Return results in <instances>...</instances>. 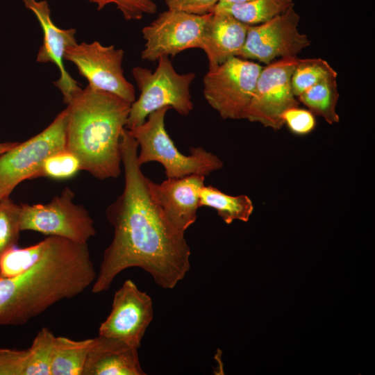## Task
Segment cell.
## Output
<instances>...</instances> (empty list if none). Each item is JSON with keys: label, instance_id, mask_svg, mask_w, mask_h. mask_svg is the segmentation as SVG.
Instances as JSON below:
<instances>
[{"label": "cell", "instance_id": "f1b7e54d", "mask_svg": "<svg viewBox=\"0 0 375 375\" xmlns=\"http://www.w3.org/2000/svg\"><path fill=\"white\" fill-rule=\"evenodd\" d=\"M169 10L195 15L212 12L219 0H164Z\"/></svg>", "mask_w": 375, "mask_h": 375}, {"label": "cell", "instance_id": "f546056e", "mask_svg": "<svg viewBox=\"0 0 375 375\" xmlns=\"http://www.w3.org/2000/svg\"><path fill=\"white\" fill-rule=\"evenodd\" d=\"M249 1L251 0H219L213 11L223 10L231 5L242 3Z\"/></svg>", "mask_w": 375, "mask_h": 375}, {"label": "cell", "instance_id": "30bf717a", "mask_svg": "<svg viewBox=\"0 0 375 375\" xmlns=\"http://www.w3.org/2000/svg\"><path fill=\"white\" fill-rule=\"evenodd\" d=\"M124 51L114 46H103L94 41L68 47L64 58L76 67L88 85L110 92L130 103L135 101L134 86L124 75L122 60Z\"/></svg>", "mask_w": 375, "mask_h": 375}, {"label": "cell", "instance_id": "ffe728a7", "mask_svg": "<svg viewBox=\"0 0 375 375\" xmlns=\"http://www.w3.org/2000/svg\"><path fill=\"white\" fill-rule=\"evenodd\" d=\"M215 209L226 224L235 220L249 221L253 212L251 199L245 194L231 196L212 185H203L199 192V207Z\"/></svg>", "mask_w": 375, "mask_h": 375}, {"label": "cell", "instance_id": "7402d4cb", "mask_svg": "<svg viewBox=\"0 0 375 375\" xmlns=\"http://www.w3.org/2000/svg\"><path fill=\"white\" fill-rule=\"evenodd\" d=\"M292 6L293 0H251L220 10L228 12L238 20L253 26L268 22Z\"/></svg>", "mask_w": 375, "mask_h": 375}, {"label": "cell", "instance_id": "4dcf8cb0", "mask_svg": "<svg viewBox=\"0 0 375 375\" xmlns=\"http://www.w3.org/2000/svg\"><path fill=\"white\" fill-rule=\"evenodd\" d=\"M18 142H0V154L10 149L15 147Z\"/></svg>", "mask_w": 375, "mask_h": 375}, {"label": "cell", "instance_id": "d4e9b609", "mask_svg": "<svg viewBox=\"0 0 375 375\" xmlns=\"http://www.w3.org/2000/svg\"><path fill=\"white\" fill-rule=\"evenodd\" d=\"M21 206L9 197L0 201V258L17 247L19 239Z\"/></svg>", "mask_w": 375, "mask_h": 375}, {"label": "cell", "instance_id": "d6986e66", "mask_svg": "<svg viewBox=\"0 0 375 375\" xmlns=\"http://www.w3.org/2000/svg\"><path fill=\"white\" fill-rule=\"evenodd\" d=\"M92 338L74 340L54 337L51 352L50 375H82Z\"/></svg>", "mask_w": 375, "mask_h": 375}, {"label": "cell", "instance_id": "cb8c5ba5", "mask_svg": "<svg viewBox=\"0 0 375 375\" xmlns=\"http://www.w3.org/2000/svg\"><path fill=\"white\" fill-rule=\"evenodd\" d=\"M333 75H337V72L322 58H298L291 76L293 94L297 97L304 90Z\"/></svg>", "mask_w": 375, "mask_h": 375}, {"label": "cell", "instance_id": "6da1fadb", "mask_svg": "<svg viewBox=\"0 0 375 375\" xmlns=\"http://www.w3.org/2000/svg\"><path fill=\"white\" fill-rule=\"evenodd\" d=\"M138 148L125 128L120 140L124 187L106 210L114 234L92 283L94 294L108 290L115 277L130 267L142 269L163 289H173L190 268L185 233L168 222L151 198L148 178L138 161Z\"/></svg>", "mask_w": 375, "mask_h": 375}, {"label": "cell", "instance_id": "4fadbf2b", "mask_svg": "<svg viewBox=\"0 0 375 375\" xmlns=\"http://www.w3.org/2000/svg\"><path fill=\"white\" fill-rule=\"evenodd\" d=\"M153 317L150 296L128 279L115 292L111 311L100 324L99 335L119 340L138 349Z\"/></svg>", "mask_w": 375, "mask_h": 375}, {"label": "cell", "instance_id": "52a82bcc", "mask_svg": "<svg viewBox=\"0 0 375 375\" xmlns=\"http://www.w3.org/2000/svg\"><path fill=\"white\" fill-rule=\"evenodd\" d=\"M65 108L38 134L0 154V201L24 180L35 178L43 162L66 148Z\"/></svg>", "mask_w": 375, "mask_h": 375}, {"label": "cell", "instance_id": "7c38bea8", "mask_svg": "<svg viewBox=\"0 0 375 375\" xmlns=\"http://www.w3.org/2000/svg\"><path fill=\"white\" fill-rule=\"evenodd\" d=\"M300 17L294 6L265 23L249 26L238 57L269 64L276 58L296 57L310 44L298 30Z\"/></svg>", "mask_w": 375, "mask_h": 375}, {"label": "cell", "instance_id": "83f0119b", "mask_svg": "<svg viewBox=\"0 0 375 375\" xmlns=\"http://www.w3.org/2000/svg\"><path fill=\"white\" fill-rule=\"evenodd\" d=\"M282 120L292 133L299 135L310 133L316 126L315 115L308 110L299 106L286 110L282 115Z\"/></svg>", "mask_w": 375, "mask_h": 375}, {"label": "cell", "instance_id": "ba28073f", "mask_svg": "<svg viewBox=\"0 0 375 375\" xmlns=\"http://www.w3.org/2000/svg\"><path fill=\"white\" fill-rule=\"evenodd\" d=\"M74 193L65 188L47 203H22L20 229L87 244L96 234L94 221L82 205L74 202Z\"/></svg>", "mask_w": 375, "mask_h": 375}, {"label": "cell", "instance_id": "8fae6325", "mask_svg": "<svg viewBox=\"0 0 375 375\" xmlns=\"http://www.w3.org/2000/svg\"><path fill=\"white\" fill-rule=\"evenodd\" d=\"M210 13L195 15L169 9L160 13L142 29L146 42L142 59L156 61L161 56H174L188 49H201Z\"/></svg>", "mask_w": 375, "mask_h": 375}, {"label": "cell", "instance_id": "3957f363", "mask_svg": "<svg viewBox=\"0 0 375 375\" xmlns=\"http://www.w3.org/2000/svg\"><path fill=\"white\" fill-rule=\"evenodd\" d=\"M67 105L66 148L78 157L82 170L94 177H118L120 140L131 103L88 85Z\"/></svg>", "mask_w": 375, "mask_h": 375}, {"label": "cell", "instance_id": "484cf974", "mask_svg": "<svg viewBox=\"0 0 375 375\" xmlns=\"http://www.w3.org/2000/svg\"><path fill=\"white\" fill-rule=\"evenodd\" d=\"M82 170L81 163L78 157L67 148L49 156L43 162L35 175L55 180H64L74 177Z\"/></svg>", "mask_w": 375, "mask_h": 375}, {"label": "cell", "instance_id": "5bb4252c", "mask_svg": "<svg viewBox=\"0 0 375 375\" xmlns=\"http://www.w3.org/2000/svg\"><path fill=\"white\" fill-rule=\"evenodd\" d=\"M203 175L167 178L160 183L148 178L150 195L168 222L178 231H185L195 222L199 208V192L204 185Z\"/></svg>", "mask_w": 375, "mask_h": 375}, {"label": "cell", "instance_id": "ac0fdd59", "mask_svg": "<svg viewBox=\"0 0 375 375\" xmlns=\"http://www.w3.org/2000/svg\"><path fill=\"white\" fill-rule=\"evenodd\" d=\"M54 334L42 328L25 349L0 347V375H50Z\"/></svg>", "mask_w": 375, "mask_h": 375}, {"label": "cell", "instance_id": "e0dca14e", "mask_svg": "<svg viewBox=\"0 0 375 375\" xmlns=\"http://www.w3.org/2000/svg\"><path fill=\"white\" fill-rule=\"evenodd\" d=\"M249 25L226 11L210 13L202 38L201 49L206 53L209 68L230 58L239 56L244 46Z\"/></svg>", "mask_w": 375, "mask_h": 375}, {"label": "cell", "instance_id": "5b68a950", "mask_svg": "<svg viewBox=\"0 0 375 375\" xmlns=\"http://www.w3.org/2000/svg\"><path fill=\"white\" fill-rule=\"evenodd\" d=\"M157 60L154 72L142 67L132 70L140 94L131 105L127 129L142 124L150 113L163 107L173 108L184 116L193 109L190 87L195 74L177 73L169 56H161Z\"/></svg>", "mask_w": 375, "mask_h": 375}, {"label": "cell", "instance_id": "2e32d148", "mask_svg": "<svg viewBox=\"0 0 375 375\" xmlns=\"http://www.w3.org/2000/svg\"><path fill=\"white\" fill-rule=\"evenodd\" d=\"M138 348L103 335L92 338L82 375H144Z\"/></svg>", "mask_w": 375, "mask_h": 375}, {"label": "cell", "instance_id": "7a4b0ae2", "mask_svg": "<svg viewBox=\"0 0 375 375\" xmlns=\"http://www.w3.org/2000/svg\"><path fill=\"white\" fill-rule=\"evenodd\" d=\"M96 276L87 244L49 236L37 263L17 276L0 278V326L27 323L57 302L84 292Z\"/></svg>", "mask_w": 375, "mask_h": 375}, {"label": "cell", "instance_id": "277c9868", "mask_svg": "<svg viewBox=\"0 0 375 375\" xmlns=\"http://www.w3.org/2000/svg\"><path fill=\"white\" fill-rule=\"evenodd\" d=\"M170 108L156 110L148 115L142 124L128 129L140 147L138 163L142 166L158 162L164 169L167 178H181L192 174L208 176L223 167L222 160L203 147H192L190 155L181 153L168 135L165 117Z\"/></svg>", "mask_w": 375, "mask_h": 375}, {"label": "cell", "instance_id": "8992f818", "mask_svg": "<svg viewBox=\"0 0 375 375\" xmlns=\"http://www.w3.org/2000/svg\"><path fill=\"white\" fill-rule=\"evenodd\" d=\"M262 66L238 56L208 69L203 95L224 119H244Z\"/></svg>", "mask_w": 375, "mask_h": 375}, {"label": "cell", "instance_id": "44dd1931", "mask_svg": "<svg viewBox=\"0 0 375 375\" xmlns=\"http://www.w3.org/2000/svg\"><path fill=\"white\" fill-rule=\"evenodd\" d=\"M336 78L337 75L328 76L297 97L299 102L306 106L313 115L323 117L330 124L340 122L335 110L340 96Z\"/></svg>", "mask_w": 375, "mask_h": 375}, {"label": "cell", "instance_id": "4316f807", "mask_svg": "<svg viewBox=\"0 0 375 375\" xmlns=\"http://www.w3.org/2000/svg\"><path fill=\"white\" fill-rule=\"evenodd\" d=\"M97 4V10L106 5L114 3L121 11L126 20H139L144 15H152L157 10V5L153 0H87Z\"/></svg>", "mask_w": 375, "mask_h": 375}, {"label": "cell", "instance_id": "9a60e30c", "mask_svg": "<svg viewBox=\"0 0 375 375\" xmlns=\"http://www.w3.org/2000/svg\"><path fill=\"white\" fill-rule=\"evenodd\" d=\"M26 8L36 17L43 32L42 44L38 51V62H52L60 71L59 78L53 84L60 90L63 101L67 104L73 95L81 89L78 83L67 72L64 65L66 49L77 43L75 28L58 27L51 17V10L46 0H23Z\"/></svg>", "mask_w": 375, "mask_h": 375}, {"label": "cell", "instance_id": "9c48e42d", "mask_svg": "<svg viewBox=\"0 0 375 375\" xmlns=\"http://www.w3.org/2000/svg\"><path fill=\"white\" fill-rule=\"evenodd\" d=\"M297 60V56L281 58L262 67L244 119L274 130L283 127L284 112L299 104L291 87Z\"/></svg>", "mask_w": 375, "mask_h": 375}, {"label": "cell", "instance_id": "603a6c76", "mask_svg": "<svg viewBox=\"0 0 375 375\" xmlns=\"http://www.w3.org/2000/svg\"><path fill=\"white\" fill-rule=\"evenodd\" d=\"M49 244V236L23 248L15 247L0 258V278L17 276L28 269L43 256Z\"/></svg>", "mask_w": 375, "mask_h": 375}]
</instances>
